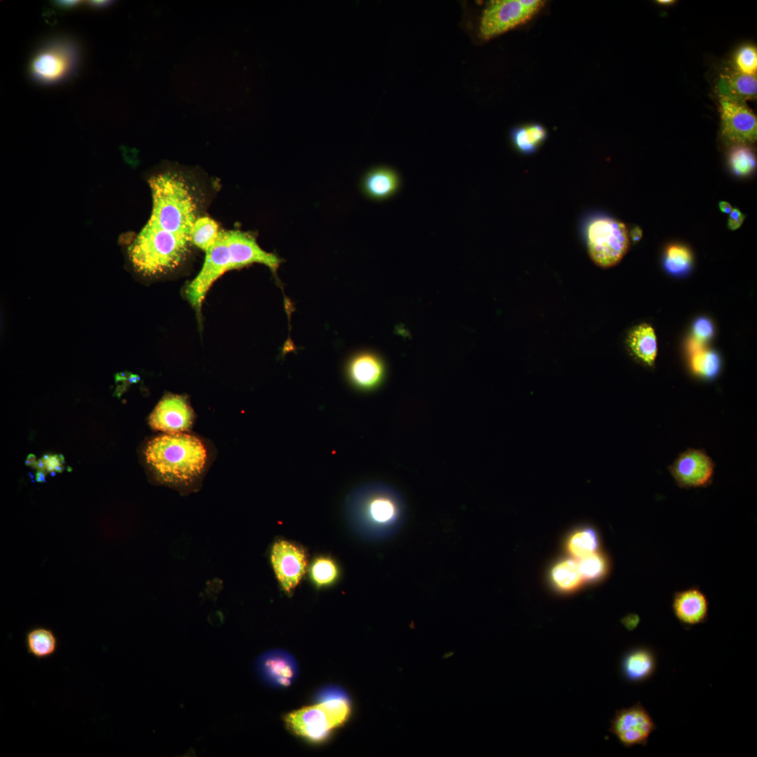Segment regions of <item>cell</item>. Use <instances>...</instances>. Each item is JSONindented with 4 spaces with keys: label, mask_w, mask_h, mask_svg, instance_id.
<instances>
[{
    "label": "cell",
    "mask_w": 757,
    "mask_h": 757,
    "mask_svg": "<svg viewBox=\"0 0 757 757\" xmlns=\"http://www.w3.org/2000/svg\"><path fill=\"white\" fill-rule=\"evenodd\" d=\"M153 207L150 218L128 249L135 268L146 275L177 267L191 243L196 202L186 180L164 172L149 181Z\"/></svg>",
    "instance_id": "1"
},
{
    "label": "cell",
    "mask_w": 757,
    "mask_h": 757,
    "mask_svg": "<svg viewBox=\"0 0 757 757\" xmlns=\"http://www.w3.org/2000/svg\"><path fill=\"white\" fill-rule=\"evenodd\" d=\"M281 262L276 254L264 250L252 233L221 230L215 243L205 252L201 270L186 286V296L199 311L210 287L226 271L260 264L276 274Z\"/></svg>",
    "instance_id": "2"
},
{
    "label": "cell",
    "mask_w": 757,
    "mask_h": 757,
    "mask_svg": "<svg viewBox=\"0 0 757 757\" xmlns=\"http://www.w3.org/2000/svg\"><path fill=\"white\" fill-rule=\"evenodd\" d=\"M348 514L361 536L373 540L392 537L403 527L407 505L400 493L381 482L359 486L348 501Z\"/></svg>",
    "instance_id": "3"
},
{
    "label": "cell",
    "mask_w": 757,
    "mask_h": 757,
    "mask_svg": "<svg viewBox=\"0 0 757 757\" xmlns=\"http://www.w3.org/2000/svg\"><path fill=\"white\" fill-rule=\"evenodd\" d=\"M148 463L164 481L190 480L203 470L207 458L203 442L183 433H165L151 439L145 451Z\"/></svg>",
    "instance_id": "4"
},
{
    "label": "cell",
    "mask_w": 757,
    "mask_h": 757,
    "mask_svg": "<svg viewBox=\"0 0 757 757\" xmlns=\"http://www.w3.org/2000/svg\"><path fill=\"white\" fill-rule=\"evenodd\" d=\"M586 238L590 258L602 268L612 267L619 263L629 246L626 225L607 217L593 219L587 226Z\"/></svg>",
    "instance_id": "5"
},
{
    "label": "cell",
    "mask_w": 757,
    "mask_h": 757,
    "mask_svg": "<svg viewBox=\"0 0 757 757\" xmlns=\"http://www.w3.org/2000/svg\"><path fill=\"white\" fill-rule=\"evenodd\" d=\"M79 50L74 42L64 38L53 39L42 46L29 64L32 79L43 85L64 81L76 70Z\"/></svg>",
    "instance_id": "6"
},
{
    "label": "cell",
    "mask_w": 757,
    "mask_h": 757,
    "mask_svg": "<svg viewBox=\"0 0 757 757\" xmlns=\"http://www.w3.org/2000/svg\"><path fill=\"white\" fill-rule=\"evenodd\" d=\"M542 0H496L483 11L479 25L481 36L490 39L530 20L545 6Z\"/></svg>",
    "instance_id": "7"
},
{
    "label": "cell",
    "mask_w": 757,
    "mask_h": 757,
    "mask_svg": "<svg viewBox=\"0 0 757 757\" xmlns=\"http://www.w3.org/2000/svg\"><path fill=\"white\" fill-rule=\"evenodd\" d=\"M657 724L645 707L638 702L634 705L617 710L611 720L609 732L625 748L636 745L646 746Z\"/></svg>",
    "instance_id": "8"
},
{
    "label": "cell",
    "mask_w": 757,
    "mask_h": 757,
    "mask_svg": "<svg viewBox=\"0 0 757 757\" xmlns=\"http://www.w3.org/2000/svg\"><path fill=\"white\" fill-rule=\"evenodd\" d=\"M719 104L723 137L733 145L755 142L757 118L746 102L720 98Z\"/></svg>",
    "instance_id": "9"
},
{
    "label": "cell",
    "mask_w": 757,
    "mask_h": 757,
    "mask_svg": "<svg viewBox=\"0 0 757 757\" xmlns=\"http://www.w3.org/2000/svg\"><path fill=\"white\" fill-rule=\"evenodd\" d=\"M669 471L681 488L703 487L711 482L714 464L704 451L690 449L678 456Z\"/></svg>",
    "instance_id": "10"
},
{
    "label": "cell",
    "mask_w": 757,
    "mask_h": 757,
    "mask_svg": "<svg viewBox=\"0 0 757 757\" xmlns=\"http://www.w3.org/2000/svg\"><path fill=\"white\" fill-rule=\"evenodd\" d=\"M271 560L280 585L286 592L290 593L306 572L304 551L289 541L278 540L272 547Z\"/></svg>",
    "instance_id": "11"
},
{
    "label": "cell",
    "mask_w": 757,
    "mask_h": 757,
    "mask_svg": "<svg viewBox=\"0 0 757 757\" xmlns=\"http://www.w3.org/2000/svg\"><path fill=\"white\" fill-rule=\"evenodd\" d=\"M193 413L186 400L169 395L156 405L149 419L151 427L166 433L182 432L191 425Z\"/></svg>",
    "instance_id": "12"
},
{
    "label": "cell",
    "mask_w": 757,
    "mask_h": 757,
    "mask_svg": "<svg viewBox=\"0 0 757 757\" xmlns=\"http://www.w3.org/2000/svg\"><path fill=\"white\" fill-rule=\"evenodd\" d=\"M285 722L291 732L313 742L324 741L334 729L327 715L318 703L289 713L285 717Z\"/></svg>",
    "instance_id": "13"
},
{
    "label": "cell",
    "mask_w": 757,
    "mask_h": 757,
    "mask_svg": "<svg viewBox=\"0 0 757 757\" xmlns=\"http://www.w3.org/2000/svg\"><path fill=\"white\" fill-rule=\"evenodd\" d=\"M257 670L267 684L277 688L289 686L296 679L298 667L295 659L282 650H271L257 661Z\"/></svg>",
    "instance_id": "14"
},
{
    "label": "cell",
    "mask_w": 757,
    "mask_h": 757,
    "mask_svg": "<svg viewBox=\"0 0 757 757\" xmlns=\"http://www.w3.org/2000/svg\"><path fill=\"white\" fill-rule=\"evenodd\" d=\"M709 603L704 593L692 587L674 593L671 610L683 626L693 627L705 622L709 616Z\"/></svg>",
    "instance_id": "15"
},
{
    "label": "cell",
    "mask_w": 757,
    "mask_h": 757,
    "mask_svg": "<svg viewBox=\"0 0 757 757\" xmlns=\"http://www.w3.org/2000/svg\"><path fill=\"white\" fill-rule=\"evenodd\" d=\"M348 374L355 386L369 391L381 384L386 376V366L382 359L375 353H360L350 360Z\"/></svg>",
    "instance_id": "16"
},
{
    "label": "cell",
    "mask_w": 757,
    "mask_h": 757,
    "mask_svg": "<svg viewBox=\"0 0 757 757\" xmlns=\"http://www.w3.org/2000/svg\"><path fill=\"white\" fill-rule=\"evenodd\" d=\"M402 186V178L395 169L388 166L371 168L362 177L360 189L369 199L375 201L388 200L396 195Z\"/></svg>",
    "instance_id": "17"
},
{
    "label": "cell",
    "mask_w": 757,
    "mask_h": 757,
    "mask_svg": "<svg viewBox=\"0 0 757 757\" xmlns=\"http://www.w3.org/2000/svg\"><path fill=\"white\" fill-rule=\"evenodd\" d=\"M657 666L655 652L648 646H636L629 649L623 655L620 669L627 681L641 683L650 679Z\"/></svg>",
    "instance_id": "18"
},
{
    "label": "cell",
    "mask_w": 757,
    "mask_h": 757,
    "mask_svg": "<svg viewBox=\"0 0 757 757\" xmlns=\"http://www.w3.org/2000/svg\"><path fill=\"white\" fill-rule=\"evenodd\" d=\"M716 90L720 98L746 102L756 97V76L745 75L733 69H727L720 75Z\"/></svg>",
    "instance_id": "19"
},
{
    "label": "cell",
    "mask_w": 757,
    "mask_h": 757,
    "mask_svg": "<svg viewBox=\"0 0 757 757\" xmlns=\"http://www.w3.org/2000/svg\"><path fill=\"white\" fill-rule=\"evenodd\" d=\"M315 700L324 709L334 728L342 725L350 714L348 695L339 687L328 686L321 689Z\"/></svg>",
    "instance_id": "20"
},
{
    "label": "cell",
    "mask_w": 757,
    "mask_h": 757,
    "mask_svg": "<svg viewBox=\"0 0 757 757\" xmlns=\"http://www.w3.org/2000/svg\"><path fill=\"white\" fill-rule=\"evenodd\" d=\"M632 353L648 366H653L657 355V339L654 329L648 324L635 327L627 337Z\"/></svg>",
    "instance_id": "21"
},
{
    "label": "cell",
    "mask_w": 757,
    "mask_h": 757,
    "mask_svg": "<svg viewBox=\"0 0 757 757\" xmlns=\"http://www.w3.org/2000/svg\"><path fill=\"white\" fill-rule=\"evenodd\" d=\"M547 137L546 128L539 123H528L512 128L510 138L512 146L525 155L535 153Z\"/></svg>",
    "instance_id": "22"
},
{
    "label": "cell",
    "mask_w": 757,
    "mask_h": 757,
    "mask_svg": "<svg viewBox=\"0 0 757 757\" xmlns=\"http://www.w3.org/2000/svg\"><path fill=\"white\" fill-rule=\"evenodd\" d=\"M550 580L559 592L568 593L578 589L583 582L578 560L566 558L557 561L550 571Z\"/></svg>",
    "instance_id": "23"
},
{
    "label": "cell",
    "mask_w": 757,
    "mask_h": 757,
    "mask_svg": "<svg viewBox=\"0 0 757 757\" xmlns=\"http://www.w3.org/2000/svg\"><path fill=\"white\" fill-rule=\"evenodd\" d=\"M25 644L28 654L41 660L55 654L57 648V639L51 629L36 627L26 633Z\"/></svg>",
    "instance_id": "24"
},
{
    "label": "cell",
    "mask_w": 757,
    "mask_h": 757,
    "mask_svg": "<svg viewBox=\"0 0 757 757\" xmlns=\"http://www.w3.org/2000/svg\"><path fill=\"white\" fill-rule=\"evenodd\" d=\"M599 545L600 540L596 531L589 526L574 530L565 543L566 552L575 559L598 551Z\"/></svg>",
    "instance_id": "25"
},
{
    "label": "cell",
    "mask_w": 757,
    "mask_h": 757,
    "mask_svg": "<svg viewBox=\"0 0 757 757\" xmlns=\"http://www.w3.org/2000/svg\"><path fill=\"white\" fill-rule=\"evenodd\" d=\"M577 560L583 582L591 583L599 582L609 573L611 568L609 559L604 552L599 550Z\"/></svg>",
    "instance_id": "26"
},
{
    "label": "cell",
    "mask_w": 757,
    "mask_h": 757,
    "mask_svg": "<svg viewBox=\"0 0 757 757\" xmlns=\"http://www.w3.org/2000/svg\"><path fill=\"white\" fill-rule=\"evenodd\" d=\"M693 372L701 377L710 379L718 374L721 369V358L717 353L705 348L688 354Z\"/></svg>",
    "instance_id": "27"
},
{
    "label": "cell",
    "mask_w": 757,
    "mask_h": 757,
    "mask_svg": "<svg viewBox=\"0 0 757 757\" xmlns=\"http://www.w3.org/2000/svg\"><path fill=\"white\" fill-rule=\"evenodd\" d=\"M220 231L217 223L212 218L198 217L191 230V243L207 252L215 243Z\"/></svg>",
    "instance_id": "28"
},
{
    "label": "cell",
    "mask_w": 757,
    "mask_h": 757,
    "mask_svg": "<svg viewBox=\"0 0 757 757\" xmlns=\"http://www.w3.org/2000/svg\"><path fill=\"white\" fill-rule=\"evenodd\" d=\"M693 263V255L690 250L681 245H670L666 250L664 267L671 274L681 275L686 273Z\"/></svg>",
    "instance_id": "29"
},
{
    "label": "cell",
    "mask_w": 757,
    "mask_h": 757,
    "mask_svg": "<svg viewBox=\"0 0 757 757\" xmlns=\"http://www.w3.org/2000/svg\"><path fill=\"white\" fill-rule=\"evenodd\" d=\"M729 163L736 175L746 176L756 168V156L747 144L733 145L729 154Z\"/></svg>",
    "instance_id": "30"
},
{
    "label": "cell",
    "mask_w": 757,
    "mask_h": 757,
    "mask_svg": "<svg viewBox=\"0 0 757 757\" xmlns=\"http://www.w3.org/2000/svg\"><path fill=\"white\" fill-rule=\"evenodd\" d=\"M733 70L745 75L756 76L757 50L750 44L742 46L735 52L732 60Z\"/></svg>",
    "instance_id": "31"
},
{
    "label": "cell",
    "mask_w": 757,
    "mask_h": 757,
    "mask_svg": "<svg viewBox=\"0 0 757 757\" xmlns=\"http://www.w3.org/2000/svg\"><path fill=\"white\" fill-rule=\"evenodd\" d=\"M338 574L334 562L329 558L318 557L311 567V576L314 583L318 587L333 582Z\"/></svg>",
    "instance_id": "32"
},
{
    "label": "cell",
    "mask_w": 757,
    "mask_h": 757,
    "mask_svg": "<svg viewBox=\"0 0 757 757\" xmlns=\"http://www.w3.org/2000/svg\"><path fill=\"white\" fill-rule=\"evenodd\" d=\"M714 326L711 320L702 317L697 318L693 323V337L704 343L714 334Z\"/></svg>",
    "instance_id": "33"
},
{
    "label": "cell",
    "mask_w": 757,
    "mask_h": 757,
    "mask_svg": "<svg viewBox=\"0 0 757 757\" xmlns=\"http://www.w3.org/2000/svg\"><path fill=\"white\" fill-rule=\"evenodd\" d=\"M745 216L737 208H732L730 213L728 226L731 230L739 229L744 222Z\"/></svg>",
    "instance_id": "34"
},
{
    "label": "cell",
    "mask_w": 757,
    "mask_h": 757,
    "mask_svg": "<svg viewBox=\"0 0 757 757\" xmlns=\"http://www.w3.org/2000/svg\"><path fill=\"white\" fill-rule=\"evenodd\" d=\"M42 459L44 462L46 470L50 472H55V467L57 465H62V463H63L64 460L62 456L57 455H45L43 456Z\"/></svg>",
    "instance_id": "35"
},
{
    "label": "cell",
    "mask_w": 757,
    "mask_h": 757,
    "mask_svg": "<svg viewBox=\"0 0 757 757\" xmlns=\"http://www.w3.org/2000/svg\"><path fill=\"white\" fill-rule=\"evenodd\" d=\"M639 621V617L636 614L634 613L628 614L622 619V625L628 630H632L636 628Z\"/></svg>",
    "instance_id": "36"
},
{
    "label": "cell",
    "mask_w": 757,
    "mask_h": 757,
    "mask_svg": "<svg viewBox=\"0 0 757 757\" xmlns=\"http://www.w3.org/2000/svg\"><path fill=\"white\" fill-rule=\"evenodd\" d=\"M629 234V238L634 243L639 241L643 236V231L639 226L634 227Z\"/></svg>",
    "instance_id": "37"
},
{
    "label": "cell",
    "mask_w": 757,
    "mask_h": 757,
    "mask_svg": "<svg viewBox=\"0 0 757 757\" xmlns=\"http://www.w3.org/2000/svg\"><path fill=\"white\" fill-rule=\"evenodd\" d=\"M718 207L720 210L725 214H730L732 210V205L726 201H720Z\"/></svg>",
    "instance_id": "38"
},
{
    "label": "cell",
    "mask_w": 757,
    "mask_h": 757,
    "mask_svg": "<svg viewBox=\"0 0 757 757\" xmlns=\"http://www.w3.org/2000/svg\"><path fill=\"white\" fill-rule=\"evenodd\" d=\"M89 4H90V6H92V7H93V6H94V7H95V8H103V7H104V6H107V5H109V1H90V3H89Z\"/></svg>",
    "instance_id": "39"
},
{
    "label": "cell",
    "mask_w": 757,
    "mask_h": 757,
    "mask_svg": "<svg viewBox=\"0 0 757 757\" xmlns=\"http://www.w3.org/2000/svg\"><path fill=\"white\" fill-rule=\"evenodd\" d=\"M79 3L76 1H59V4L62 7L67 6L68 8L74 7L78 5Z\"/></svg>",
    "instance_id": "40"
},
{
    "label": "cell",
    "mask_w": 757,
    "mask_h": 757,
    "mask_svg": "<svg viewBox=\"0 0 757 757\" xmlns=\"http://www.w3.org/2000/svg\"><path fill=\"white\" fill-rule=\"evenodd\" d=\"M34 465L36 466L35 468L39 470V471L43 472L44 470H46L45 464L42 458L36 461Z\"/></svg>",
    "instance_id": "41"
},
{
    "label": "cell",
    "mask_w": 757,
    "mask_h": 757,
    "mask_svg": "<svg viewBox=\"0 0 757 757\" xmlns=\"http://www.w3.org/2000/svg\"><path fill=\"white\" fill-rule=\"evenodd\" d=\"M36 462V458L33 454H29V456L27 457V460H26V464L27 465H34Z\"/></svg>",
    "instance_id": "42"
},
{
    "label": "cell",
    "mask_w": 757,
    "mask_h": 757,
    "mask_svg": "<svg viewBox=\"0 0 757 757\" xmlns=\"http://www.w3.org/2000/svg\"><path fill=\"white\" fill-rule=\"evenodd\" d=\"M36 481L40 482H45L46 479H45V474H44V472H42V471H38V472L36 473Z\"/></svg>",
    "instance_id": "43"
},
{
    "label": "cell",
    "mask_w": 757,
    "mask_h": 757,
    "mask_svg": "<svg viewBox=\"0 0 757 757\" xmlns=\"http://www.w3.org/2000/svg\"><path fill=\"white\" fill-rule=\"evenodd\" d=\"M657 4H662V5H670L671 4H674L675 2V1H674V0H657Z\"/></svg>",
    "instance_id": "44"
},
{
    "label": "cell",
    "mask_w": 757,
    "mask_h": 757,
    "mask_svg": "<svg viewBox=\"0 0 757 757\" xmlns=\"http://www.w3.org/2000/svg\"><path fill=\"white\" fill-rule=\"evenodd\" d=\"M138 378H139L138 376H137L136 375H132L130 378V381L132 382V383L136 382L138 380Z\"/></svg>",
    "instance_id": "45"
}]
</instances>
